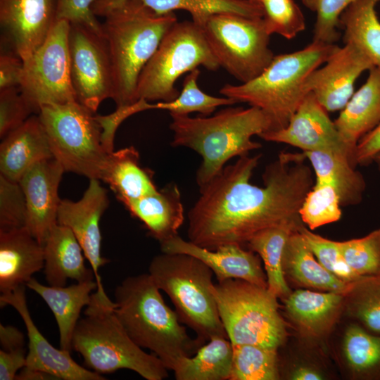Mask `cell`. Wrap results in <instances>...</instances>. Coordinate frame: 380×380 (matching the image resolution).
<instances>
[{"instance_id":"cell-1","label":"cell","mask_w":380,"mask_h":380,"mask_svg":"<svg viewBox=\"0 0 380 380\" xmlns=\"http://www.w3.org/2000/svg\"><path fill=\"white\" fill-rule=\"evenodd\" d=\"M260 154L241 156L208 183L188 213L189 241L210 250L247 243L258 232L303 222L299 210L313 178L301 153H281L266 167L263 186L250 182Z\"/></svg>"},{"instance_id":"cell-2","label":"cell","mask_w":380,"mask_h":380,"mask_svg":"<svg viewBox=\"0 0 380 380\" xmlns=\"http://www.w3.org/2000/svg\"><path fill=\"white\" fill-rule=\"evenodd\" d=\"M170 115L173 132L171 145L191 148L203 158L196 175L199 188L218 175L232 158L260 148L261 144L252 137L272 129L268 116L253 106L229 107L212 116Z\"/></svg>"},{"instance_id":"cell-3","label":"cell","mask_w":380,"mask_h":380,"mask_svg":"<svg viewBox=\"0 0 380 380\" xmlns=\"http://www.w3.org/2000/svg\"><path fill=\"white\" fill-rule=\"evenodd\" d=\"M115 312L130 338L172 370L204 343L191 338L175 310L164 301L148 273L126 277L114 291Z\"/></svg>"},{"instance_id":"cell-4","label":"cell","mask_w":380,"mask_h":380,"mask_svg":"<svg viewBox=\"0 0 380 380\" xmlns=\"http://www.w3.org/2000/svg\"><path fill=\"white\" fill-rule=\"evenodd\" d=\"M101 23L113 75L112 99L117 107L137 99L139 75L167 31L177 23L174 13L158 15L141 2L127 1L108 13Z\"/></svg>"},{"instance_id":"cell-5","label":"cell","mask_w":380,"mask_h":380,"mask_svg":"<svg viewBox=\"0 0 380 380\" xmlns=\"http://www.w3.org/2000/svg\"><path fill=\"white\" fill-rule=\"evenodd\" d=\"M338 46L312 41L299 51L274 55L258 77L239 85L225 84L220 93L236 103L260 109L270 118L271 130L281 129L308 94L305 82L308 75L323 65Z\"/></svg>"},{"instance_id":"cell-6","label":"cell","mask_w":380,"mask_h":380,"mask_svg":"<svg viewBox=\"0 0 380 380\" xmlns=\"http://www.w3.org/2000/svg\"><path fill=\"white\" fill-rule=\"evenodd\" d=\"M114 301L91 295L84 317L80 319L72 336V350L94 372L110 374L126 369L146 380L168 377L167 367L154 354H148L128 335L115 312Z\"/></svg>"},{"instance_id":"cell-7","label":"cell","mask_w":380,"mask_h":380,"mask_svg":"<svg viewBox=\"0 0 380 380\" xmlns=\"http://www.w3.org/2000/svg\"><path fill=\"white\" fill-rule=\"evenodd\" d=\"M148 274L169 296L180 322L199 341L228 338L212 292L214 274L204 262L190 255L162 252L151 261Z\"/></svg>"},{"instance_id":"cell-8","label":"cell","mask_w":380,"mask_h":380,"mask_svg":"<svg viewBox=\"0 0 380 380\" xmlns=\"http://www.w3.org/2000/svg\"><path fill=\"white\" fill-rule=\"evenodd\" d=\"M219 315L233 346L251 344L277 349L287 336L277 297L267 288L230 279L213 284Z\"/></svg>"},{"instance_id":"cell-9","label":"cell","mask_w":380,"mask_h":380,"mask_svg":"<svg viewBox=\"0 0 380 380\" xmlns=\"http://www.w3.org/2000/svg\"><path fill=\"white\" fill-rule=\"evenodd\" d=\"M198 66L210 71L220 68L201 26L193 20L177 21L165 34L142 70L137 86V100L173 101L179 94L177 80Z\"/></svg>"},{"instance_id":"cell-10","label":"cell","mask_w":380,"mask_h":380,"mask_svg":"<svg viewBox=\"0 0 380 380\" xmlns=\"http://www.w3.org/2000/svg\"><path fill=\"white\" fill-rule=\"evenodd\" d=\"M94 113L77 101L41 107L39 118L53 156L65 172L100 180L108 153Z\"/></svg>"},{"instance_id":"cell-11","label":"cell","mask_w":380,"mask_h":380,"mask_svg":"<svg viewBox=\"0 0 380 380\" xmlns=\"http://www.w3.org/2000/svg\"><path fill=\"white\" fill-rule=\"evenodd\" d=\"M201 27L220 66L241 83L258 77L274 56L263 18L220 13Z\"/></svg>"},{"instance_id":"cell-12","label":"cell","mask_w":380,"mask_h":380,"mask_svg":"<svg viewBox=\"0 0 380 380\" xmlns=\"http://www.w3.org/2000/svg\"><path fill=\"white\" fill-rule=\"evenodd\" d=\"M70 23L57 20L44 43L23 61L20 90L34 109L77 101L72 88L68 47Z\"/></svg>"},{"instance_id":"cell-13","label":"cell","mask_w":380,"mask_h":380,"mask_svg":"<svg viewBox=\"0 0 380 380\" xmlns=\"http://www.w3.org/2000/svg\"><path fill=\"white\" fill-rule=\"evenodd\" d=\"M70 78L77 101L96 113L113 96V75L103 34L70 23L68 34Z\"/></svg>"},{"instance_id":"cell-14","label":"cell","mask_w":380,"mask_h":380,"mask_svg":"<svg viewBox=\"0 0 380 380\" xmlns=\"http://www.w3.org/2000/svg\"><path fill=\"white\" fill-rule=\"evenodd\" d=\"M328 112L308 92L286 127L265 132L259 137L284 143L303 151H325L347 158L355 167L353 155Z\"/></svg>"},{"instance_id":"cell-15","label":"cell","mask_w":380,"mask_h":380,"mask_svg":"<svg viewBox=\"0 0 380 380\" xmlns=\"http://www.w3.org/2000/svg\"><path fill=\"white\" fill-rule=\"evenodd\" d=\"M56 13L57 0H0L1 49L27 60L47 39Z\"/></svg>"},{"instance_id":"cell-16","label":"cell","mask_w":380,"mask_h":380,"mask_svg":"<svg viewBox=\"0 0 380 380\" xmlns=\"http://www.w3.org/2000/svg\"><path fill=\"white\" fill-rule=\"evenodd\" d=\"M108 203L107 192L100 184L99 179H91L79 201H61L57 215L58 224L70 228L80 243L97 283L94 294L101 299L109 297L101 282L99 269L108 260L101 255L99 222Z\"/></svg>"},{"instance_id":"cell-17","label":"cell","mask_w":380,"mask_h":380,"mask_svg":"<svg viewBox=\"0 0 380 380\" xmlns=\"http://www.w3.org/2000/svg\"><path fill=\"white\" fill-rule=\"evenodd\" d=\"M324 64L308 75L305 90L312 93L327 112L341 110L354 94L357 79L374 68L350 43L338 46Z\"/></svg>"},{"instance_id":"cell-18","label":"cell","mask_w":380,"mask_h":380,"mask_svg":"<svg viewBox=\"0 0 380 380\" xmlns=\"http://www.w3.org/2000/svg\"><path fill=\"white\" fill-rule=\"evenodd\" d=\"M25 286L1 294L0 305H11L25 324L28 337V351L25 367L39 369L63 380H103L102 374L77 363L70 352L53 347L42 334L30 315L26 300Z\"/></svg>"},{"instance_id":"cell-19","label":"cell","mask_w":380,"mask_h":380,"mask_svg":"<svg viewBox=\"0 0 380 380\" xmlns=\"http://www.w3.org/2000/svg\"><path fill=\"white\" fill-rule=\"evenodd\" d=\"M65 172L53 157L31 166L18 182L25 196L27 208L26 227L42 245L57 222L61 199L58 187Z\"/></svg>"},{"instance_id":"cell-20","label":"cell","mask_w":380,"mask_h":380,"mask_svg":"<svg viewBox=\"0 0 380 380\" xmlns=\"http://www.w3.org/2000/svg\"><path fill=\"white\" fill-rule=\"evenodd\" d=\"M160 244L163 253L187 254L201 260L213 271L217 282L238 279L267 288L259 255L239 244H226L210 250L186 241L179 235Z\"/></svg>"},{"instance_id":"cell-21","label":"cell","mask_w":380,"mask_h":380,"mask_svg":"<svg viewBox=\"0 0 380 380\" xmlns=\"http://www.w3.org/2000/svg\"><path fill=\"white\" fill-rule=\"evenodd\" d=\"M44 267V246L27 227L0 231L1 294L26 286Z\"/></svg>"},{"instance_id":"cell-22","label":"cell","mask_w":380,"mask_h":380,"mask_svg":"<svg viewBox=\"0 0 380 380\" xmlns=\"http://www.w3.org/2000/svg\"><path fill=\"white\" fill-rule=\"evenodd\" d=\"M53 157L48 136L39 115H31L2 139L0 175L18 182L34 164Z\"/></svg>"},{"instance_id":"cell-23","label":"cell","mask_w":380,"mask_h":380,"mask_svg":"<svg viewBox=\"0 0 380 380\" xmlns=\"http://www.w3.org/2000/svg\"><path fill=\"white\" fill-rule=\"evenodd\" d=\"M43 246L44 272L49 286H64L68 279L80 282L95 279L92 269L87 267L83 249L70 228L57 223Z\"/></svg>"},{"instance_id":"cell-24","label":"cell","mask_w":380,"mask_h":380,"mask_svg":"<svg viewBox=\"0 0 380 380\" xmlns=\"http://www.w3.org/2000/svg\"><path fill=\"white\" fill-rule=\"evenodd\" d=\"M26 286L38 294L50 308L58 328L60 348L71 353L72 336L82 310L90 303L91 292L97 289L96 279L68 286H52L32 277Z\"/></svg>"},{"instance_id":"cell-25","label":"cell","mask_w":380,"mask_h":380,"mask_svg":"<svg viewBox=\"0 0 380 380\" xmlns=\"http://www.w3.org/2000/svg\"><path fill=\"white\" fill-rule=\"evenodd\" d=\"M131 215L145 226L149 235L160 243L176 235L184 220L180 191L170 183L160 190L125 205Z\"/></svg>"},{"instance_id":"cell-26","label":"cell","mask_w":380,"mask_h":380,"mask_svg":"<svg viewBox=\"0 0 380 380\" xmlns=\"http://www.w3.org/2000/svg\"><path fill=\"white\" fill-rule=\"evenodd\" d=\"M129 0H95L91 10L96 16L105 17L108 13ZM158 15L188 12L192 20L202 26L209 17L215 13H233L251 18H263L260 4L250 0H137Z\"/></svg>"},{"instance_id":"cell-27","label":"cell","mask_w":380,"mask_h":380,"mask_svg":"<svg viewBox=\"0 0 380 380\" xmlns=\"http://www.w3.org/2000/svg\"><path fill=\"white\" fill-rule=\"evenodd\" d=\"M334 123L354 159L359 140L380 123L379 69L369 70L366 82L354 92Z\"/></svg>"},{"instance_id":"cell-28","label":"cell","mask_w":380,"mask_h":380,"mask_svg":"<svg viewBox=\"0 0 380 380\" xmlns=\"http://www.w3.org/2000/svg\"><path fill=\"white\" fill-rule=\"evenodd\" d=\"M285 277L300 286L321 291L347 294L353 284L337 278L325 269L315 258L298 229L291 233L283 255Z\"/></svg>"},{"instance_id":"cell-29","label":"cell","mask_w":380,"mask_h":380,"mask_svg":"<svg viewBox=\"0 0 380 380\" xmlns=\"http://www.w3.org/2000/svg\"><path fill=\"white\" fill-rule=\"evenodd\" d=\"M152 172L139 164V153L130 146L110 153L102 168L100 180L108 184L117 199L127 203L158 191Z\"/></svg>"},{"instance_id":"cell-30","label":"cell","mask_w":380,"mask_h":380,"mask_svg":"<svg viewBox=\"0 0 380 380\" xmlns=\"http://www.w3.org/2000/svg\"><path fill=\"white\" fill-rule=\"evenodd\" d=\"M344 294L297 289L284 298L289 318L304 332L318 336L332 326L342 306Z\"/></svg>"},{"instance_id":"cell-31","label":"cell","mask_w":380,"mask_h":380,"mask_svg":"<svg viewBox=\"0 0 380 380\" xmlns=\"http://www.w3.org/2000/svg\"><path fill=\"white\" fill-rule=\"evenodd\" d=\"M301 153L314 170L315 184L333 186L339 196L341 205L361 202L366 182L347 158L325 151H302Z\"/></svg>"},{"instance_id":"cell-32","label":"cell","mask_w":380,"mask_h":380,"mask_svg":"<svg viewBox=\"0 0 380 380\" xmlns=\"http://www.w3.org/2000/svg\"><path fill=\"white\" fill-rule=\"evenodd\" d=\"M303 224L288 222L263 229L246 243L263 261L267 289L277 298L284 299L291 292L283 270V255L289 237Z\"/></svg>"},{"instance_id":"cell-33","label":"cell","mask_w":380,"mask_h":380,"mask_svg":"<svg viewBox=\"0 0 380 380\" xmlns=\"http://www.w3.org/2000/svg\"><path fill=\"white\" fill-rule=\"evenodd\" d=\"M233 345L225 337H215L191 356H184L172 371L177 380H229Z\"/></svg>"},{"instance_id":"cell-34","label":"cell","mask_w":380,"mask_h":380,"mask_svg":"<svg viewBox=\"0 0 380 380\" xmlns=\"http://www.w3.org/2000/svg\"><path fill=\"white\" fill-rule=\"evenodd\" d=\"M380 0H357L341 14L344 43L355 46L380 70V20L375 7Z\"/></svg>"},{"instance_id":"cell-35","label":"cell","mask_w":380,"mask_h":380,"mask_svg":"<svg viewBox=\"0 0 380 380\" xmlns=\"http://www.w3.org/2000/svg\"><path fill=\"white\" fill-rule=\"evenodd\" d=\"M343 350L352 372L365 379H380V334L353 324L346 331Z\"/></svg>"},{"instance_id":"cell-36","label":"cell","mask_w":380,"mask_h":380,"mask_svg":"<svg viewBox=\"0 0 380 380\" xmlns=\"http://www.w3.org/2000/svg\"><path fill=\"white\" fill-rule=\"evenodd\" d=\"M279 377L277 349L251 344L233 346L229 380H277Z\"/></svg>"},{"instance_id":"cell-37","label":"cell","mask_w":380,"mask_h":380,"mask_svg":"<svg viewBox=\"0 0 380 380\" xmlns=\"http://www.w3.org/2000/svg\"><path fill=\"white\" fill-rule=\"evenodd\" d=\"M200 74L198 68L188 72L178 96L171 101L156 102L154 103V109L167 110L170 114L189 115L196 112L203 116H208L220 106L237 103L232 99L216 97L203 91L198 85Z\"/></svg>"},{"instance_id":"cell-38","label":"cell","mask_w":380,"mask_h":380,"mask_svg":"<svg viewBox=\"0 0 380 380\" xmlns=\"http://www.w3.org/2000/svg\"><path fill=\"white\" fill-rule=\"evenodd\" d=\"M348 293L350 314L365 329L380 334V274L362 277Z\"/></svg>"},{"instance_id":"cell-39","label":"cell","mask_w":380,"mask_h":380,"mask_svg":"<svg viewBox=\"0 0 380 380\" xmlns=\"http://www.w3.org/2000/svg\"><path fill=\"white\" fill-rule=\"evenodd\" d=\"M341 205L339 196L333 186L314 184L300 206V217L303 224L313 230L339 220Z\"/></svg>"},{"instance_id":"cell-40","label":"cell","mask_w":380,"mask_h":380,"mask_svg":"<svg viewBox=\"0 0 380 380\" xmlns=\"http://www.w3.org/2000/svg\"><path fill=\"white\" fill-rule=\"evenodd\" d=\"M348 265L360 277L380 274V229L367 235L338 241Z\"/></svg>"},{"instance_id":"cell-41","label":"cell","mask_w":380,"mask_h":380,"mask_svg":"<svg viewBox=\"0 0 380 380\" xmlns=\"http://www.w3.org/2000/svg\"><path fill=\"white\" fill-rule=\"evenodd\" d=\"M268 33L291 39L305 29L304 15L294 0H261Z\"/></svg>"},{"instance_id":"cell-42","label":"cell","mask_w":380,"mask_h":380,"mask_svg":"<svg viewBox=\"0 0 380 380\" xmlns=\"http://www.w3.org/2000/svg\"><path fill=\"white\" fill-rule=\"evenodd\" d=\"M308 246L320 264L329 272L348 284H353L363 277L357 275L345 261L338 245L332 241L316 234L303 224L298 228Z\"/></svg>"},{"instance_id":"cell-43","label":"cell","mask_w":380,"mask_h":380,"mask_svg":"<svg viewBox=\"0 0 380 380\" xmlns=\"http://www.w3.org/2000/svg\"><path fill=\"white\" fill-rule=\"evenodd\" d=\"M357 0H306L303 3L317 14L313 41L334 44L339 37V20L343 12Z\"/></svg>"},{"instance_id":"cell-44","label":"cell","mask_w":380,"mask_h":380,"mask_svg":"<svg viewBox=\"0 0 380 380\" xmlns=\"http://www.w3.org/2000/svg\"><path fill=\"white\" fill-rule=\"evenodd\" d=\"M27 208L19 182L0 175V231L26 227Z\"/></svg>"},{"instance_id":"cell-45","label":"cell","mask_w":380,"mask_h":380,"mask_svg":"<svg viewBox=\"0 0 380 380\" xmlns=\"http://www.w3.org/2000/svg\"><path fill=\"white\" fill-rule=\"evenodd\" d=\"M34 109L22 94L19 87L0 90V137L23 125Z\"/></svg>"},{"instance_id":"cell-46","label":"cell","mask_w":380,"mask_h":380,"mask_svg":"<svg viewBox=\"0 0 380 380\" xmlns=\"http://www.w3.org/2000/svg\"><path fill=\"white\" fill-rule=\"evenodd\" d=\"M154 103H150L145 99H139L137 102L120 107L108 115H96L101 129L102 143L108 153L113 151V142L115 132L120 125L129 116L147 110H153Z\"/></svg>"},{"instance_id":"cell-47","label":"cell","mask_w":380,"mask_h":380,"mask_svg":"<svg viewBox=\"0 0 380 380\" xmlns=\"http://www.w3.org/2000/svg\"><path fill=\"white\" fill-rule=\"evenodd\" d=\"M95 0H57L56 20L84 25L95 32L103 34L101 23L91 10Z\"/></svg>"},{"instance_id":"cell-48","label":"cell","mask_w":380,"mask_h":380,"mask_svg":"<svg viewBox=\"0 0 380 380\" xmlns=\"http://www.w3.org/2000/svg\"><path fill=\"white\" fill-rule=\"evenodd\" d=\"M23 61L11 51L1 49L0 90L19 87L22 81Z\"/></svg>"},{"instance_id":"cell-49","label":"cell","mask_w":380,"mask_h":380,"mask_svg":"<svg viewBox=\"0 0 380 380\" xmlns=\"http://www.w3.org/2000/svg\"><path fill=\"white\" fill-rule=\"evenodd\" d=\"M380 153V123L358 141L354 153L355 165H366L373 162Z\"/></svg>"},{"instance_id":"cell-50","label":"cell","mask_w":380,"mask_h":380,"mask_svg":"<svg viewBox=\"0 0 380 380\" xmlns=\"http://www.w3.org/2000/svg\"><path fill=\"white\" fill-rule=\"evenodd\" d=\"M25 348L12 350H0V380H13L26 365Z\"/></svg>"},{"instance_id":"cell-51","label":"cell","mask_w":380,"mask_h":380,"mask_svg":"<svg viewBox=\"0 0 380 380\" xmlns=\"http://www.w3.org/2000/svg\"><path fill=\"white\" fill-rule=\"evenodd\" d=\"M0 345L4 350L24 348V334L14 326L0 324Z\"/></svg>"},{"instance_id":"cell-52","label":"cell","mask_w":380,"mask_h":380,"mask_svg":"<svg viewBox=\"0 0 380 380\" xmlns=\"http://www.w3.org/2000/svg\"><path fill=\"white\" fill-rule=\"evenodd\" d=\"M290 379L293 380H321L324 378L322 374L315 369L308 366H300L293 370Z\"/></svg>"},{"instance_id":"cell-53","label":"cell","mask_w":380,"mask_h":380,"mask_svg":"<svg viewBox=\"0 0 380 380\" xmlns=\"http://www.w3.org/2000/svg\"><path fill=\"white\" fill-rule=\"evenodd\" d=\"M17 380H53L54 376L42 370L24 367L16 375Z\"/></svg>"},{"instance_id":"cell-54","label":"cell","mask_w":380,"mask_h":380,"mask_svg":"<svg viewBox=\"0 0 380 380\" xmlns=\"http://www.w3.org/2000/svg\"><path fill=\"white\" fill-rule=\"evenodd\" d=\"M373 162H374L380 171V153L376 154L375 157L374 158Z\"/></svg>"},{"instance_id":"cell-55","label":"cell","mask_w":380,"mask_h":380,"mask_svg":"<svg viewBox=\"0 0 380 380\" xmlns=\"http://www.w3.org/2000/svg\"><path fill=\"white\" fill-rule=\"evenodd\" d=\"M250 1H251L253 2H255V3H258V4H260V1H261V0H250Z\"/></svg>"},{"instance_id":"cell-56","label":"cell","mask_w":380,"mask_h":380,"mask_svg":"<svg viewBox=\"0 0 380 380\" xmlns=\"http://www.w3.org/2000/svg\"><path fill=\"white\" fill-rule=\"evenodd\" d=\"M305 1H306V0H302L303 2Z\"/></svg>"}]
</instances>
